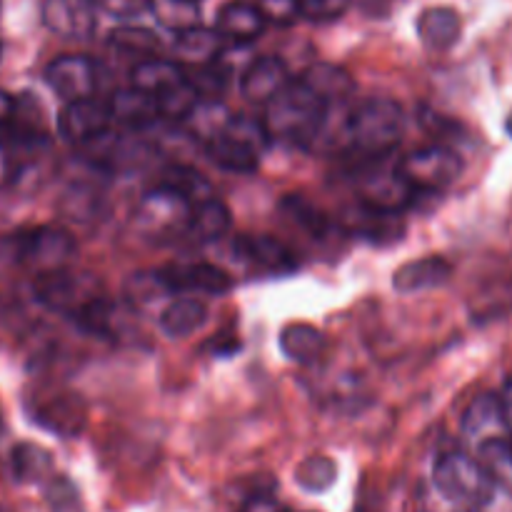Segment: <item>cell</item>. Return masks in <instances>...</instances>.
Returning a JSON list of instances; mask_svg holds the SVG:
<instances>
[{
    "mask_svg": "<svg viewBox=\"0 0 512 512\" xmlns=\"http://www.w3.org/2000/svg\"><path fill=\"white\" fill-rule=\"evenodd\" d=\"M163 185L165 188L175 190L178 195H183L193 208L198 203H205V200L215 198L213 185H210L198 170L188 168V165H175V168H170L168 173H165Z\"/></svg>",
    "mask_w": 512,
    "mask_h": 512,
    "instance_id": "cell-31",
    "label": "cell"
},
{
    "mask_svg": "<svg viewBox=\"0 0 512 512\" xmlns=\"http://www.w3.org/2000/svg\"><path fill=\"white\" fill-rule=\"evenodd\" d=\"M463 430H465V435H468V440H473L475 448H478V445H483L485 440L503 438V435H508L498 395L485 393V395H480V398H475L463 418Z\"/></svg>",
    "mask_w": 512,
    "mask_h": 512,
    "instance_id": "cell-19",
    "label": "cell"
},
{
    "mask_svg": "<svg viewBox=\"0 0 512 512\" xmlns=\"http://www.w3.org/2000/svg\"><path fill=\"white\" fill-rule=\"evenodd\" d=\"M155 100H158V110L163 118L183 120L185 115L193 110V105L198 103V95H195V90L190 88L188 80H185V83H180V85H175V88L160 93Z\"/></svg>",
    "mask_w": 512,
    "mask_h": 512,
    "instance_id": "cell-34",
    "label": "cell"
},
{
    "mask_svg": "<svg viewBox=\"0 0 512 512\" xmlns=\"http://www.w3.org/2000/svg\"><path fill=\"white\" fill-rule=\"evenodd\" d=\"M15 105H18V100L0 90V125H10L15 115Z\"/></svg>",
    "mask_w": 512,
    "mask_h": 512,
    "instance_id": "cell-42",
    "label": "cell"
},
{
    "mask_svg": "<svg viewBox=\"0 0 512 512\" xmlns=\"http://www.w3.org/2000/svg\"><path fill=\"white\" fill-rule=\"evenodd\" d=\"M265 18L260 15L258 5L250 3H228L220 8L218 13V30L228 43L235 45H250L258 40L265 30Z\"/></svg>",
    "mask_w": 512,
    "mask_h": 512,
    "instance_id": "cell-16",
    "label": "cell"
},
{
    "mask_svg": "<svg viewBox=\"0 0 512 512\" xmlns=\"http://www.w3.org/2000/svg\"><path fill=\"white\" fill-rule=\"evenodd\" d=\"M225 38L215 28L190 25L175 33V58L180 65H208L223 53Z\"/></svg>",
    "mask_w": 512,
    "mask_h": 512,
    "instance_id": "cell-18",
    "label": "cell"
},
{
    "mask_svg": "<svg viewBox=\"0 0 512 512\" xmlns=\"http://www.w3.org/2000/svg\"><path fill=\"white\" fill-rule=\"evenodd\" d=\"M230 118H233V113L220 100H198L183 120L190 125L195 135H200L208 143L215 135L223 133Z\"/></svg>",
    "mask_w": 512,
    "mask_h": 512,
    "instance_id": "cell-30",
    "label": "cell"
},
{
    "mask_svg": "<svg viewBox=\"0 0 512 512\" xmlns=\"http://www.w3.org/2000/svg\"><path fill=\"white\" fill-rule=\"evenodd\" d=\"M45 83L65 103L88 100L95 98V90H98V70L93 60L85 55H63L45 68Z\"/></svg>",
    "mask_w": 512,
    "mask_h": 512,
    "instance_id": "cell-9",
    "label": "cell"
},
{
    "mask_svg": "<svg viewBox=\"0 0 512 512\" xmlns=\"http://www.w3.org/2000/svg\"><path fill=\"white\" fill-rule=\"evenodd\" d=\"M328 120V105L303 83L290 80L270 103H265V128L270 140L290 145L315 143Z\"/></svg>",
    "mask_w": 512,
    "mask_h": 512,
    "instance_id": "cell-1",
    "label": "cell"
},
{
    "mask_svg": "<svg viewBox=\"0 0 512 512\" xmlns=\"http://www.w3.org/2000/svg\"><path fill=\"white\" fill-rule=\"evenodd\" d=\"M155 0H93V5L113 18H140L145 13H153Z\"/></svg>",
    "mask_w": 512,
    "mask_h": 512,
    "instance_id": "cell-39",
    "label": "cell"
},
{
    "mask_svg": "<svg viewBox=\"0 0 512 512\" xmlns=\"http://www.w3.org/2000/svg\"><path fill=\"white\" fill-rule=\"evenodd\" d=\"M50 465L53 463H50L48 450L38 448V445L23 443L13 450V473L23 483L40 480L45 473H50Z\"/></svg>",
    "mask_w": 512,
    "mask_h": 512,
    "instance_id": "cell-33",
    "label": "cell"
},
{
    "mask_svg": "<svg viewBox=\"0 0 512 512\" xmlns=\"http://www.w3.org/2000/svg\"><path fill=\"white\" fill-rule=\"evenodd\" d=\"M280 350L298 365H310L323 355L325 335L310 323H290L280 333Z\"/></svg>",
    "mask_w": 512,
    "mask_h": 512,
    "instance_id": "cell-25",
    "label": "cell"
},
{
    "mask_svg": "<svg viewBox=\"0 0 512 512\" xmlns=\"http://www.w3.org/2000/svg\"><path fill=\"white\" fill-rule=\"evenodd\" d=\"M345 228L358 238H365L368 243L388 245L400 240L405 233V223L400 218V210H383L373 208L368 203H360L345 220Z\"/></svg>",
    "mask_w": 512,
    "mask_h": 512,
    "instance_id": "cell-13",
    "label": "cell"
},
{
    "mask_svg": "<svg viewBox=\"0 0 512 512\" xmlns=\"http://www.w3.org/2000/svg\"><path fill=\"white\" fill-rule=\"evenodd\" d=\"M240 512H288L280 500H275L273 495H253L248 503L240 508Z\"/></svg>",
    "mask_w": 512,
    "mask_h": 512,
    "instance_id": "cell-40",
    "label": "cell"
},
{
    "mask_svg": "<svg viewBox=\"0 0 512 512\" xmlns=\"http://www.w3.org/2000/svg\"><path fill=\"white\" fill-rule=\"evenodd\" d=\"M498 398H500V410H503L505 430H508V438H512V378L505 383L503 393H500Z\"/></svg>",
    "mask_w": 512,
    "mask_h": 512,
    "instance_id": "cell-41",
    "label": "cell"
},
{
    "mask_svg": "<svg viewBox=\"0 0 512 512\" xmlns=\"http://www.w3.org/2000/svg\"><path fill=\"white\" fill-rule=\"evenodd\" d=\"M305 85L323 100L325 105H340L345 100L353 98L355 93V80L353 75L348 73L345 68L333 63H315L305 70L303 78Z\"/></svg>",
    "mask_w": 512,
    "mask_h": 512,
    "instance_id": "cell-20",
    "label": "cell"
},
{
    "mask_svg": "<svg viewBox=\"0 0 512 512\" xmlns=\"http://www.w3.org/2000/svg\"><path fill=\"white\" fill-rule=\"evenodd\" d=\"M398 173L413 193H443L463 173V158L450 145L433 143L405 155L398 163Z\"/></svg>",
    "mask_w": 512,
    "mask_h": 512,
    "instance_id": "cell-4",
    "label": "cell"
},
{
    "mask_svg": "<svg viewBox=\"0 0 512 512\" xmlns=\"http://www.w3.org/2000/svg\"><path fill=\"white\" fill-rule=\"evenodd\" d=\"M283 210L288 213V218L293 220L295 225H300V228H308L310 233L320 235L325 230V215L320 213L318 208H313V205L308 203V200H303L300 195H290V198L283 200Z\"/></svg>",
    "mask_w": 512,
    "mask_h": 512,
    "instance_id": "cell-35",
    "label": "cell"
},
{
    "mask_svg": "<svg viewBox=\"0 0 512 512\" xmlns=\"http://www.w3.org/2000/svg\"><path fill=\"white\" fill-rule=\"evenodd\" d=\"M185 83V70L178 60H165V58H145L135 65L130 85L133 88L145 90L153 98H158L165 90L175 88V85Z\"/></svg>",
    "mask_w": 512,
    "mask_h": 512,
    "instance_id": "cell-24",
    "label": "cell"
},
{
    "mask_svg": "<svg viewBox=\"0 0 512 512\" xmlns=\"http://www.w3.org/2000/svg\"><path fill=\"white\" fill-rule=\"evenodd\" d=\"M160 280L170 295L180 293H203V295H225L233 288V280L223 268L213 263H178L158 270Z\"/></svg>",
    "mask_w": 512,
    "mask_h": 512,
    "instance_id": "cell-10",
    "label": "cell"
},
{
    "mask_svg": "<svg viewBox=\"0 0 512 512\" xmlns=\"http://www.w3.org/2000/svg\"><path fill=\"white\" fill-rule=\"evenodd\" d=\"M453 275L448 260L430 255V258L410 260V263L400 265L393 275V288L398 293H418V290H430L445 285Z\"/></svg>",
    "mask_w": 512,
    "mask_h": 512,
    "instance_id": "cell-17",
    "label": "cell"
},
{
    "mask_svg": "<svg viewBox=\"0 0 512 512\" xmlns=\"http://www.w3.org/2000/svg\"><path fill=\"white\" fill-rule=\"evenodd\" d=\"M205 150H208V158L213 160L218 168L230 170V173H253L260 165L258 150L238 143V140L230 138V135L225 133L208 140V143H205Z\"/></svg>",
    "mask_w": 512,
    "mask_h": 512,
    "instance_id": "cell-27",
    "label": "cell"
},
{
    "mask_svg": "<svg viewBox=\"0 0 512 512\" xmlns=\"http://www.w3.org/2000/svg\"><path fill=\"white\" fill-rule=\"evenodd\" d=\"M0 512H8V510H5V508H0Z\"/></svg>",
    "mask_w": 512,
    "mask_h": 512,
    "instance_id": "cell-47",
    "label": "cell"
},
{
    "mask_svg": "<svg viewBox=\"0 0 512 512\" xmlns=\"http://www.w3.org/2000/svg\"><path fill=\"white\" fill-rule=\"evenodd\" d=\"M258 10L268 25H293L300 18V0H258Z\"/></svg>",
    "mask_w": 512,
    "mask_h": 512,
    "instance_id": "cell-38",
    "label": "cell"
},
{
    "mask_svg": "<svg viewBox=\"0 0 512 512\" xmlns=\"http://www.w3.org/2000/svg\"><path fill=\"white\" fill-rule=\"evenodd\" d=\"M35 295L48 310H55L60 315H78L90 300L100 298L103 288L95 278L85 273H70L60 268L53 273H43L35 280Z\"/></svg>",
    "mask_w": 512,
    "mask_h": 512,
    "instance_id": "cell-6",
    "label": "cell"
},
{
    "mask_svg": "<svg viewBox=\"0 0 512 512\" xmlns=\"http://www.w3.org/2000/svg\"><path fill=\"white\" fill-rule=\"evenodd\" d=\"M108 110L113 120L130 125V128H145V125H153L160 118L158 100L150 93H145V90L133 88V85L118 90L108 103Z\"/></svg>",
    "mask_w": 512,
    "mask_h": 512,
    "instance_id": "cell-22",
    "label": "cell"
},
{
    "mask_svg": "<svg viewBox=\"0 0 512 512\" xmlns=\"http://www.w3.org/2000/svg\"><path fill=\"white\" fill-rule=\"evenodd\" d=\"M75 255V240L68 230L55 225H40L15 240V258L20 265L35 270V275L68 268Z\"/></svg>",
    "mask_w": 512,
    "mask_h": 512,
    "instance_id": "cell-5",
    "label": "cell"
},
{
    "mask_svg": "<svg viewBox=\"0 0 512 512\" xmlns=\"http://www.w3.org/2000/svg\"><path fill=\"white\" fill-rule=\"evenodd\" d=\"M230 210L228 205L220 203L218 198H210L205 203H198L190 213V225L188 230L203 243H213V240H220L223 235H228L230 230Z\"/></svg>",
    "mask_w": 512,
    "mask_h": 512,
    "instance_id": "cell-29",
    "label": "cell"
},
{
    "mask_svg": "<svg viewBox=\"0 0 512 512\" xmlns=\"http://www.w3.org/2000/svg\"><path fill=\"white\" fill-rule=\"evenodd\" d=\"M298 480L305 490H325L335 480L333 460L315 455L298 468Z\"/></svg>",
    "mask_w": 512,
    "mask_h": 512,
    "instance_id": "cell-36",
    "label": "cell"
},
{
    "mask_svg": "<svg viewBox=\"0 0 512 512\" xmlns=\"http://www.w3.org/2000/svg\"><path fill=\"white\" fill-rule=\"evenodd\" d=\"M413 188L403 180L398 168L393 173H375L363 180L360 188V203H368L373 208L383 210H403L413 200Z\"/></svg>",
    "mask_w": 512,
    "mask_h": 512,
    "instance_id": "cell-21",
    "label": "cell"
},
{
    "mask_svg": "<svg viewBox=\"0 0 512 512\" xmlns=\"http://www.w3.org/2000/svg\"><path fill=\"white\" fill-rule=\"evenodd\" d=\"M478 460L488 470L495 490L500 488L512 498V438L503 435V438L485 440L483 445H478Z\"/></svg>",
    "mask_w": 512,
    "mask_h": 512,
    "instance_id": "cell-28",
    "label": "cell"
},
{
    "mask_svg": "<svg viewBox=\"0 0 512 512\" xmlns=\"http://www.w3.org/2000/svg\"><path fill=\"white\" fill-rule=\"evenodd\" d=\"M290 70L278 55H263V58L248 63L240 78V93L250 103H270L285 85L290 83Z\"/></svg>",
    "mask_w": 512,
    "mask_h": 512,
    "instance_id": "cell-12",
    "label": "cell"
},
{
    "mask_svg": "<svg viewBox=\"0 0 512 512\" xmlns=\"http://www.w3.org/2000/svg\"><path fill=\"white\" fill-rule=\"evenodd\" d=\"M208 320V308L195 298H175L168 308L160 313V328L170 338H188L198 333Z\"/></svg>",
    "mask_w": 512,
    "mask_h": 512,
    "instance_id": "cell-26",
    "label": "cell"
},
{
    "mask_svg": "<svg viewBox=\"0 0 512 512\" xmlns=\"http://www.w3.org/2000/svg\"><path fill=\"white\" fill-rule=\"evenodd\" d=\"M405 115L395 100L373 98L350 115V145L365 158H385L400 145Z\"/></svg>",
    "mask_w": 512,
    "mask_h": 512,
    "instance_id": "cell-2",
    "label": "cell"
},
{
    "mask_svg": "<svg viewBox=\"0 0 512 512\" xmlns=\"http://www.w3.org/2000/svg\"><path fill=\"white\" fill-rule=\"evenodd\" d=\"M110 45L123 50V53L155 58V53L160 50V38L155 35V30L150 28H140V25H123V28L110 33Z\"/></svg>",
    "mask_w": 512,
    "mask_h": 512,
    "instance_id": "cell-32",
    "label": "cell"
},
{
    "mask_svg": "<svg viewBox=\"0 0 512 512\" xmlns=\"http://www.w3.org/2000/svg\"><path fill=\"white\" fill-rule=\"evenodd\" d=\"M435 488L455 505L463 508H485L493 503L495 485L490 480L488 470L478 460V455L463 453V450H450L440 455L433 468Z\"/></svg>",
    "mask_w": 512,
    "mask_h": 512,
    "instance_id": "cell-3",
    "label": "cell"
},
{
    "mask_svg": "<svg viewBox=\"0 0 512 512\" xmlns=\"http://www.w3.org/2000/svg\"><path fill=\"white\" fill-rule=\"evenodd\" d=\"M110 125H113V115H110L108 105L98 103L95 98L65 103L58 118L60 135L68 143L83 145V148H90L100 138H105L110 133Z\"/></svg>",
    "mask_w": 512,
    "mask_h": 512,
    "instance_id": "cell-8",
    "label": "cell"
},
{
    "mask_svg": "<svg viewBox=\"0 0 512 512\" xmlns=\"http://www.w3.org/2000/svg\"><path fill=\"white\" fill-rule=\"evenodd\" d=\"M353 0H300V18L310 23H333L348 13Z\"/></svg>",
    "mask_w": 512,
    "mask_h": 512,
    "instance_id": "cell-37",
    "label": "cell"
},
{
    "mask_svg": "<svg viewBox=\"0 0 512 512\" xmlns=\"http://www.w3.org/2000/svg\"><path fill=\"white\" fill-rule=\"evenodd\" d=\"M35 420L60 435H75L85 425V405L78 395L60 393L35 410Z\"/></svg>",
    "mask_w": 512,
    "mask_h": 512,
    "instance_id": "cell-23",
    "label": "cell"
},
{
    "mask_svg": "<svg viewBox=\"0 0 512 512\" xmlns=\"http://www.w3.org/2000/svg\"><path fill=\"white\" fill-rule=\"evenodd\" d=\"M190 213H193V205L183 195L160 185L158 190H153V193L140 200L135 220H138L140 230H145V233L165 235L188 230Z\"/></svg>",
    "mask_w": 512,
    "mask_h": 512,
    "instance_id": "cell-7",
    "label": "cell"
},
{
    "mask_svg": "<svg viewBox=\"0 0 512 512\" xmlns=\"http://www.w3.org/2000/svg\"><path fill=\"white\" fill-rule=\"evenodd\" d=\"M505 130H508V133H510V138H512V113H510V118L505 120Z\"/></svg>",
    "mask_w": 512,
    "mask_h": 512,
    "instance_id": "cell-43",
    "label": "cell"
},
{
    "mask_svg": "<svg viewBox=\"0 0 512 512\" xmlns=\"http://www.w3.org/2000/svg\"><path fill=\"white\" fill-rule=\"evenodd\" d=\"M420 40L428 50H450L460 40L463 33V20H460L458 10L448 8V5H435V8H425L418 15Z\"/></svg>",
    "mask_w": 512,
    "mask_h": 512,
    "instance_id": "cell-15",
    "label": "cell"
},
{
    "mask_svg": "<svg viewBox=\"0 0 512 512\" xmlns=\"http://www.w3.org/2000/svg\"><path fill=\"white\" fill-rule=\"evenodd\" d=\"M40 18L48 30L63 38H90L98 25L93 0H43Z\"/></svg>",
    "mask_w": 512,
    "mask_h": 512,
    "instance_id": "cell-11",
    "label": "cell"
},
{
    "mask_svg": "<svg viewBox=\"0 0 512 512\" xmlns=\"http://www.w3.org/2000/svg\"><path fill=\"white\" fill-rule=\"evenodd\" d=\"M235 250L245 260L255 263L258 268L270 270V273H293L298 268L295 253L285 243L270 235H240L235 240Z\"/></svg>",
    "mask_w": 512,
    "mask_h": 512,
    "instance_id": "cell-14",
    "label": "cell"
},
{
    "mask_svg": "<svg viewBox=\"0 0 512 512\" xmlns=\"http://www.w3.org/2000/svg\"><path fill=\"white\" fill-rule=\"evenodd\" d=\"M0 430H3V418H0Z\"/></svg>",
    "mask_w": 512,
    "mask_h": 512,
    "instance_id": "cell-46",
    "label": "cell"
},
{
    "mask_svg": "<svg viewBox=\"0 0 512 512\" xmlns=\"http://www.w3.org/2000/svg\"><path fill=\"white\" fill-rule=\"evenodd\" d=\"M458 512H480L478 508H463V510H458Z\"/></svg>",
    "mask_w": 512,
    "mask_h": 512,
    "instance_id": "cell-44",
    "label": "cell"
},
{
    "mask_svg": "<svg viewBox=\"0 0 512 512\" xmlns=\"http://www.w3.org/2000/svg\"><path fill=\"white\" fill-rule=\"evenodd\" d=\"M183 3H193V5H198L200 0H183Z\"/></svg>",
    "mask_w": 512,
    "mask_h": 512,
    "instance_id": "cell-45",
    "label": "cell"
}]
</instances>
